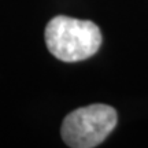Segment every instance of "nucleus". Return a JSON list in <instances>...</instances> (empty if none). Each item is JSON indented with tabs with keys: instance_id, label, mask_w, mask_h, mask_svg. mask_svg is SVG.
Masks as SVG:
<instances>
[{
	"instance_id": "f257e3e1",
	"label": "nucleus",
	"mask_w": 148,
	"mask_h": 148,
	"mask_svg": "<svg viewBox=\"0 0 148 148\" xmlns=\"http://www.w3.org/2000/svg\"><path fill=\"white\" fill-rule=\"evenodd\" d=\"M48 51L62 62L73 63L93 56L101 45V33L92 21L58 15L45 26Z\"/></svg>"
},
{
	"instance_id": "f03ea898",
	"label": "nucleus",
	"mask_w": 148,
	"mask_h": 148,
	"mask_svg": "<svg viewBox=\"0 0 148 148\" xmlns=\"http://www.w3.org/2000/svg\"><path fill=\"white\" fill-rule=\"evenodd\" d=\"M118 115L107 104H92L71 111L63 119L60 134L71 148H93L116 126Z\"/></svg>"
}]
</instances>
